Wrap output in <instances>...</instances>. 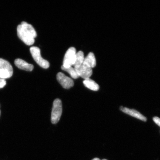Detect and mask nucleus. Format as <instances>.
I'll return each instance as SVG.
<instances>
[{
  "instance_id": "obj_1",
  "label": "nucleus",
  "mask_w": 160,
  "mask_h": 160,
  "mask_svg": "<svg viewBox=\"0 0 160 160\" xmlns=\"http://www.w3.org/2000/svg\"><path fill=\"white\" fill-rule=\"evenodd\" d=\"M17 31L18 37L25 44L31 45L34 43L37 33L31 25L22 22L18 26Z\"/></svg>"
},
{
  "instance_id": "obj_2",
  "label": "nucleus",
  "mask_w": 160,
  "mask_h": 160,
  "mask_svg": "<svg viewBox=\"0 0 160 160\" xmlns=\"http://www.w3.org/2000/svg\"><path fill=\"white\" fill-rule=\"evenodd\" d=\"M62 112V106L61 100L57 99L53 102L52 109L51 121L53 124L57 123L59 122Z\"/></svg>"
},
{
  "instance_id": "obj_3",
  "label": "nucleus",
  "mask_w": 160,
  "mask_h": 160,
  "mask_svg": "<svg viewBox=\"0 0 160 160\" xmlns=\"http://www.w3.org/2000/svg\"><path fill=\"white\" fill-rule=\"evenodd\" d=\"M32 57L38 65L44 69L49 68L50 64L47 60L43 58L41 55V50L39 48L35 47L30 48Z\"/></svg>"
},
{
  "instance_id": "obj_4",
  "label": "nucleus",
  "mask_w": 160,
  "mask_h": 160,
  "mask_svg": "<svg viewBox=\"0 0 160 160\" xmlns=\"http://www.w3.org/2000/svg\"><path fill=\"white\" fill-rule=\"evenodd\" d=\"M13 73V68L9 62L0 58V78H9L12 76Z\"/></svg>"
},
{
  "instance_id": "obj_5",
  "label": "nucleus",
  "mask_w": 160,
  "mask_h": 160,
  "mask_svg": "<svg viewBox=\"0 0 160 160\" xmlns=\"http://www.w3.org/2000/svg\"><path fill=\"white\" fill-rule=\"evenodd\" d=\"M77 51L75 48L71 47L66 52L63 61V67L68 68L73 66L75 62Z\"/></svg>"
},
{
  "instance_id": "obj_6",
  "label": "nucleus",
  "mask_w": 160,
  "mask_h": 160,
  "mask_svg": "<svg viewBox=\"0 0 160 160\" xmlns=\"http://www.w3.org/2000/svg\"><path fill=\"white\" fill-rule=\"evenodd\" d=\"M57 78L58 82L64 88L69 89L73 87L74 84L72 79L71 78L67 77L62 73H58Z\"/></svg>"
},
{
  "instance_id": "obj_7",
  "label": "nucleus",
  "mask_w": 160,
  "mask_h": 160,
  "mask_svg": "<svg viewBox=\"0 0 160 160\" xmlns=\"http://www.w3.org/2000/svg\"><path fill=\"white\" fill-rule=\"evenodd\" d=\"M79 77L85 79L90 78L92 75V69L83 64L78 68L75 69Z\"/></svg>"
},
{
  "instance_id": "obj_8",
  "label": "nucleus",
  "mask_w": 160,
  "mask_h": 160,
  "mask_svg": "<svg viewBox=\"0 0 160 160\" xmlns=\"http://www.w3.org/2000/svg\"><path fill=\"white\" fill-rule=\"evenodd\" d=\"M120 110L123 112L131 116L132 117L135 118H136L143 121H147V118L142 115L139 112L135 109H130L127 108L121 107L120 108Z\"/></svg>"
},
{
  "instance_id": "obj_9",
  "label": "nucleus",
  "mask_w": 160,
  "mask_h": 160,
  "mask_svg": "<svg viewBox=\"0 0 160 160\" xmlns=\"http://www.w3.org/2000/svg\"><path fill=\"white\" fill-rule=\"evenodd\" d=\"M15 64L19 69L26 71H32L34 68L33 65L28 63L27 62L21 59H16L15 61Z\"/></svg>"
},
{
  "instance_id": "obj_10",
  "label": "nucleus",
  "mask_w": 160,
  "mask_h": 160,
  "mask_svg": "<svg viewBox=\"0 0 160 160\" xmlns=\"http://www.w3.org/2000/svg\"><path fill=\"white\" fill-rule=\"evenodd\" d=\"M91 68H94L97 65L96 58L93 53L90 52L84 60L83 63Z\"/></svg>"
},
{
  "instance_id": "obj_11",
  "label": "nucleus",
  "mask_w": 160,
  "mask_h": 160,
  "mask_svg": "<svg viewBox=\"0 0 160 160\" xmlns=\"http://www.w3.org/2000/svg\"><path fill=\"white\" fill-rule=\"evenodd\" d=\"M83 83L86 87L92 91H97L99 90V85L93 80L90 78L85 79Z\"/></svg>"
},
{
  "instance_id": "obj_12",
  "label": "nucleus",
  "mask_w": 160,
  "mask_h": 160,
  "mask_svg": "<svg viewBox=\"0 0 160 160\" xmlns=\"http://www.w3.org/2000/svg\"><path fill=\"white\" fill-rule=\"evenodd\" d=\"M84 58V56L83 52L80 51L77 53L75 62L73 65L74 68L77 69L82 65Z\"/></svg>"
},
{
  "instance_id": "obj_13",
  "label": "nucleus",
  "mask_w": 160,
  "mask_h": 160,
  "mask_svg": "<svg viewBox=\"0 0 160 160\" xmlns=\"http://www.w3.org/2000/svg\"><path fill=\"white\" fill-rule=\"evenodd\" d=\"M61 69L62 70H63V71L68 73L70 75H71V77L73 79H77L79 77L77 70L74 67H71L68 68H65L62 65Z\"/></svg>"
},
{
  "instance_id": "obj_14",
  "label": "nucleus",
  "mask_w": 160,
  "mask_h": 160,
  "mask_svg": "<svg viewBox=\"0 0 160 160\" xmlns=\"http://www.w3.org/2000/svg\"><path fill=\"white\" fill-rule=\"evenodd\" d=\"M6 85V81L5 79L0 78V88L4 87Z\"/></svg>"
},
{
  "instance_id": "obj_15",
  "label": "nucleus",
  "mask_w": 160,
  "mask_h": 160,
  "mask_svg": "<svg viewBox=\"0 0 160 160\" xmlns=\"http://www.w3.org/2000/svg\"><path fill=\"white\" fill-rule=\"evenodd\" d=\"M154 122L157 124L160 127V118L158 117H155L153 118Z\"/></svg>"
},
{
  "instance_id": "obj_16",
  "label": "nucleus",
  "mask_w": 160,
  "mask_h": 160,
  "mask_svg": "<svg viewBox=\"0 0 160 160\" xmlns=\"http://www.w3.org/2000/svg\"><path fill=\"white\" fill-rule=\"evenodd\" d=\"M92 160H101L98 158H94Z\"/></svg>"
},
{
  "instance_id": "obj_17",
  "label": "nucleus",
  "mask_w": 160,
  "mask_h": 160,
  "mask_svg": "<svg viewBox=\"0 0 160 160\" xmlns=\"http://www.w3.org/2000/svg\"><path fill=\"white\" fill-rule=\"evenodd\" d=\"M102 160H107L105 159H102Z\"/></svg>"
}]
</instances>
